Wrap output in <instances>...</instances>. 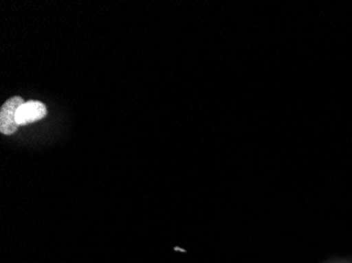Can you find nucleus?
Returning a JSON list of instances; mask_svg holds the SVG:
<instances>
[{
  "mask_svg": "<svg viewBox=\"0 0 352 263\" xmlns=\"http://www.w3.org/2000/svg\"><path fill=\"white\" fill-rule=\"evenodd\" d=\"M47 115V108L45 104L36 100H30L19 106L17 114H16V122L19 126L33 124L43 119Z\"/></svg>",
  "mask_w": 352,
  "mask_h": 263,
  "instance_id": "2",
  "label": "nucleus"
},
{
  "mask_svg": "<svg viewBox=\"0 0 352 263\" xmlns=\"http://www.w3.org/2000/svg\"><path fill=\"white\" fill-rule=\"evenodd\" d=\"M25 104L23 98L14 96L5 102L0 110V132L6 135H12L19 130V126L16 122V114L19 106Z\"/></svg>",
  "mask_w": 352,
  "mask_h": 263,
  "instance_id": "1",
  "label": "nucleus"
}]
</instances>
